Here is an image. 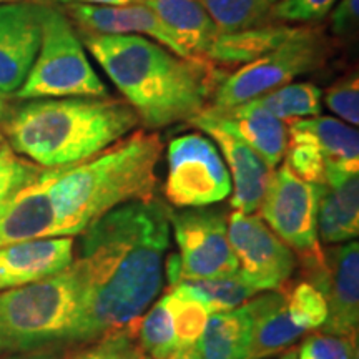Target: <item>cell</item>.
<instances>
[{
  "instance_id": "obj_1",
  "label": "cell",
  "mask_w": 359,
  "mask_h": 359,
  "mask_svg": "<svg viewBox=\"0 0 359 359\" xmlns=\"http://www.w3.org/2000/svg\"><path fill=\"white\" fill-rule=\"evenodd\" d=\"M80 258L82 309L74 344H87L140 321L161 291L170 210L151 198L111 210L85 230Z\"/></svg>"
},
{
  "instance_id": "obj_2",
  "label": "cell",
  "mask_w": 359,
  "mask_h": 359,
  "mask_svg": "<svg viewBox=\"0 0 359 359\" xmlns=\"http://www.w3.org/2000/svg\"><path fill=\"white\" fill-rule=\"evenodd\" d=\"M140 123L155 130L190 123L208 109L224 75L208 62L180 57L142 35L82 34Z\"/></svg>"
},
{
  "instance_id": "obj_3",
  "label": "cell",
  "mask_w": 359,
  "mask_h": 359,
  "mask_svg": "<svg viewBox=\"0 0 359 359\" xmlns=\"http://www.w3.org/2000/svg\"><path fill=\"white\" fill-rule=\"evenodd\" d=\"M138 123L123 98L65 97L12 107L0 130L15 154L42 168H65L100 154Z\"/></svg>"
},
{
  "instance_id": "obj_4",
  "label": "cell",
  "mask_w": 359,
  "mask_h": 359,
  "mask_svg": "<svg viewBox=\"0 0 359 359\" xmlns=\"http://www.w3.org/2000/svg\"><path fill=\"white\" fill-rule=\"evenodd\" d=\"M163 142L137 130L92 158L65 167L50 188L57 236H77L111 210L154 198Z\"/></svg>"
},
{
  "instance_id": "obj_5",
  "label": "cell",
  "mask_w": 359,
  "mask_h": 359,
  "mask_svg": "<svg viewBox=\"0 0 359 359\" xmlns=\"http://www.w3.org/2000/svg\"><path fill=\"white\" fill-rule=\"evenodd\" d=\"M82 309L77 264L64 271L0 293V351L74 344Z\"/></svg>"
},
{
  "instance_id": "obj_6",
  "label": "cell",
  "mask_w": 359,
  "mask_h": 359,
  "mask_svg": "<svg viewBox=\"0 0 359 359\" xmlns=\"http://www.w3.org/2000/svg\"><path fill=\"white\" fill-rule=\"evenodd\" d=\"M168 27L188 58L218 65H243L296 32L298 27L269 24L241 32H224L198 0H143Z\"/></svg>"
},
{
  "instance_id": "obj_7",
  "label": "cell",
  "mask_w": 359,
  "mask_h": 359,
  "mask_svg": "<svg viewBox=\"0 0 359 359\" xmlns=\"http://www.w3.org/2000/svg\"><path fill=\"white\" fill-rule=\"evenodd\" d=\"M109 90L90 65L74 22L58 8L42 2V39L32 69L17 100L65 97H107Z\"/></svg>"
},
{
  "instance_id": "obj_8",
  "label": "cell",
  "mask_w": 359,
  "mask_h": 359,
  "mask_svg": "<svg viewBox=\"0 0 359 359\" xmlns=\"http://www.w3.org/2000/svg\"><path fill=\"white\" fill-rule=\"evenodd\" d=\"M334 53V45L316 27L302 25L275 48L240 65L222 79L210 111H223L264 93L293 83L294 79L323 69Z\"/></svg>"
},
{
  "instance_id": "obj_9",
  "label": "cell",
  "mask_w": 359,
  "mask_h": 359,
  "mask_svg": "<svg viewBox=\"0 0 359 359\" xmlns=\"http://www.w3.org/2000/svg\"><path fill=\"white\" fill-rule=\"evenodd\" d=\"M178 255L165 259L170 286L188 280L228 276L238 273V262L228 238V217L217 208L170 212Z\"/></svg>"
},
{
  "instance_id": "obj_10",
  "label": "cell",
  "mask_w": 359,
  "mask_h": 359,
  "mask_svg": "<svg viewBox=\"0 0 359 359\" xmlns=\"http://www.w3.org/2000/svg\"><path fill=\"white\" fill-rule=\"evenodd\" d=\"M321 185L308 183L286 163L273 170L259 203V218L302 258L303 266L314 269L325 263L318 238V203Z\"/></svg>"
},
{
  "instance_id": "obj_11",
  "label": "cell",
  "mask_w": 359,
  "mask_h": 359,
  "mask_svg": "<svg viewBox=\"0 0 359 359\" xmlns=\"http://www.w3.org/2000/svg\"><path fill=\"white\" fill-rule=\"evenodd\" d=\"M231 195V177L213 140L201 133L177 137L168 145L165 196L178 208H203Z\"/></svg>"
},
{
  "instance_id": "obj_12",
  "label": "cell",
  "mask_w": 359,
  "mask_h": 359,
  "mask_svg": "<svg viewBox=\"0 0 359 359\" xmlns=\"http://www.w3.org/2000/svg\"><path fill=\"white\" fill-rule=\"evenodd\" d=\"M228 238L238 262V273L257 293L280 291L296 269V255L283 243L259 215L231 212Z\"/></svg>"
},
{
  "instance_id": "obj_13",
  "label": "cell",
  "mask_w": 359,
  "mask_h": 359,
  "mask_svg": "<svg viewBox=\"0 0 359 359\" xmlns=\"http://www.w3.org/2000/svg\"><path fill=\"white\" fill-rule=\"evenodd\" d=\"M309 283L325 294L327 320L321 333L356 339L359 323V245L336 246L321 266L308 269Z\"/></svg>"
},
{
  "instance_id": "obj_14",
  "label": "cell",
  "mask_w": 359,
  "mask_h": 359,
  "mask_svg": "<svg viewBox=\"0 0 359 359\" xmlns=\"http://www.w3.org/2000/svg\"><path fill=\"white\" fill-rule=\"evenodd\" d=\"M42 39V2L19 0L0 6V92L24 85Z\"/></svg>"
},
{
  "instance_id": "obj_15",
  "label": "cell",
  "mask_w": 359,
  "mask_h": 359,
  "mask_svg": "<svg viewBox=\"0 0 359 359\" xmlns=\"http://www.w3.org/2000/svg\"><path fill=\"white\" fill-rule=\"evenodd\" d=\"M190 125L205 132L222 150L228 172L233 177L231 208L245 215L257 213L273 175V168H269L266 161L253 148L246 145L218 120L198 115L191 120Z\"/></svg>"
},
{
  "instance_id": "obj_16",
  "label": "cell",
  "mask_w": 359,
  "mask_h": 359,
  "mask_svg": "<svg viewBox=\"0 0 359 359\" xmlns=\"http://www.w3.org/2000/svg\"><path fill=\"white\" fill-rule=\"evenodd\" d=\"M64 168H43L0 206V246L57 236L50 188Z\"/></svg>"
},
{
  "instance_id": "obj_17",
  "label": "cell",
  "mask_w": 359,
  "mask_h": 359,
  "mask_svg": "<svg viewBox=\"0 0 359 359\" xmlns=\"http://www.w3.org/2000/svg\"><path fill=\"white\" fill-rule=\"evenodd\" d=\"M64 12L72 22L77 24L80 34L142 35V37L155 40L180 57L188 58L168 27L145 4L103 7L67 2Z\"/></svg>"
},
{
  "instance_id": "obj_18",
  "label": "cell",
  "mask_w": 359,
  "mask_h": 359,
  "mask_svg": "<svg viewBox=\"0 0 359 359\" xmlns=\"http://www.w3.org/2000/svg\"><path fill=\"white\" fill-rule=\"evenodd\" d=\"M72 263V236L40 238L0 246V293L57 275Z\"/></svg>"
},
{
  "instance_id": "obj_19",
  "label": "cell",
  "mask_w": 359,
  "mask_h": 359,
  "mask_svg": "<svg viewBox=\"0 0 359 359\" xmlns=\"http://www.w3.org/2000/svg\"><path fill=\"white\" fill-rule=\"evenodd\" d=\"M359 233V173H326L318 203V238L343 245Z\"/></svg>"
},
{
  "instance_id": "obj_20",
  "label": "cell",
  "mask_w": 359,
  "mask_h": 359,
  "mask_svg": "<svg viewBox=\"0 0 359 359\" xmlns=\"http://www.w3.org/2000/svg\"><path fill=\"white\" fill-rule=\"evenodd\" d=\"M253 323V343L250 359H268L288 351L304 334L290 318L285 294L280 291H264L245 303Z\"/></svg>"
},
{
  "instance_id": "obj_21",
  "label": "cell",
  "mask_w": 359,
  "mask_h": 359,
  "mask_svg": "<svg viewBox=\"0 0 359 359\" xmlns=\"http://www.w3.org/2000/svg\"><path fill=\"white\" fill-rule=\"evenodd\" d=\"M205 116L218 120L226 125L236 137L246 145L253 148L268 167L275 170L285 158L286 143H288V123L263 110L238 105L223 111L205 110Z\"/></svg>"
},
{
  "instance_id": "obj_22",
  "label": "cell",
  "mask_w": 359,
  "mask_h": 359,
  "mask_svg": "<svg viewBox=\"0 0 359 359\" xmlns=\"http://www.w3.org/2000/svg\"><path fill=\"white\" fill-rule=\"evenodd\" d=\"M253 323L246 304L212 313L196 344L201 359H250Z\"/></svg>"
},
{
  "instance_id": "obj_23",
  "label": "cell",
  "mask_w": 359,
  "mask_h": 359,
  "mask_svg": "<svg viewBox=\"0 0 359 359\" xmlns=\"http://www.w3.org/2000/svg\"><path fill=\"white\" fill-rule=\"evenodd\" d=\"M320 143L325 156L326 173L359 172V133L356 127L331 116L303 118Z\"/></svg>"
},
{
  "instance_id": "obj_24",
  "label": "cell",
  "mask_w": 359,
  "mask_h": 359,
  "mask_svg": "<svg viewBox=\"0 0 359 359\" xmlns=\"http://www.w3.org/2000/svg\"><path fill=\"white\" fill-rule=\"evenodd\" d=\"M323 92L320 87L309 82L288 83L264 93L257 98L241 103L255 110H263L290 123L294 120L313 118L321 114Z\"/></svg>"
},
{
  "instance_id": "obj_25",
  "label": "cell",
  "mask_w": 359,
  "mask_h": 359,
  "mask_svg": "<svg viewBox=\"0 0 359 359\" xmlns=\"http://www.w3.org/2000/svg\"><path fill=\"white\" fill-rule=\"evenodd\" d=\"M172 314L177 349L196 348L212 311L185 285H173L163 294Z\"/></svg>"
},
{
  "instance_id": "obj_26",
  "label": "cell",
  "mask_w": 359,
  "mask_h": 359,
  "mask_svg": "<svg viewBox=\"0 0 359 359\" xmlns=\"http://www.w3.org/2000/svg\"><path fill=\"white\" fill-rule=\"evenodd\" d=\"M285 156V163L296 177L314 185H325V156L316 137L303 123V120L288 123V143H286Z\"/></svg>"
},
{
  "instance_id": "obj_27",
  "label": "cell",
  "mask_w": 359,
  "mask_h": 359,
  "mask_svg": "<svg viewBox=\"0 0 359 359\" xmlns=\"http://www.w3.org/2000/svg\"><path fill=\"white\" fill-rule=\"evenodd\" d=\"M224 32L258 29L273 24L271 11L280 0H198Z\"/></svg>"
},
{
  "instance_id": "obj_28",
  "label": "cell",
  "mask_w": 359,
  "mask_h": 359,
  "mask_svg": "<svg viewBox=\"0 0 359 359\" xmlns=\"http://www.w3.org/2000/svg\"><path fill=\"white\" fill-rule=\"evenodd\" d=\"M178 285H185L203 302L212 313L230 311L240 308L257 294L240 273L228 276L205 278V280H188Z\"/></svg>"
},
{
  "instance_id": "obj_29",
  "label": "cell",
  "mask_w": 359,
  "mask_h": 359,
  "mask_svg": "<svg viewBox=\"0 0 359 359\" xmlns=\"http://www.w3.org/2000/svg\"><path fill=\"white\" fill-rule=\"evenodd\" d=\"M137 338L145 356L150 359H167L177 351L172 314L163 296L138 321Z\"/></svg>"
},
{
  "instance_id": "obj_30",
  "label": "cell",
  "mask_w": 359,
  "mask_h": 359,
  "mask_svg": "<svg viewBox=\"0 0 359 359\" xmlns=\"http://www.w3.org/2000/svg\"><path fill=\"white\" fill-rule=\"evenodd\" d=\"M286 308L296 326L306 331L323 327L327 320V304L325 294L309 281H302L293 291L285 294Z\"/></svg>"
},
{
  "instance_id": "obj_31",
  "label": "cell",
  "mask_w": 359,
  "mask_h": 359,
  "mask_svg": "<svg viewBox=\"0 0 359 359\" xmlns=\"http://www.w3.org/2000/svg\"><path fill=\"white\" fill-rule=\"evenodd\" d=\"M137 325L87 343V346L65 354L64 359H145L137 338Z\"/></svg>"
},
{
  "instance_id": "obj_32",
  "label": "cell",
  "mask_w": 359,
  "mask_h": 359,
  "mask_svg": "<svg viewBox=\"0 0 359 359\" xmlns=\"http://www.w3.org/2000/svg\"><path fill=\"white\" fill-rule=\"evenodd\" d=\"M42 167L24 158L6 142L0 147V206L42 172Z\"/></svg>"
},
{
  "instance_id": "obj_33",
  "label": "cell",
  "mask_w": 359,
  "mask_h": 359,
  "mask_svg": "<svg viewBox=\"0 0 359 359\" xmlns=\"http://www.w3.org/2000/svg\"><path fill=\"white\" fill-rule=\"evenodd\" d=\"M325 103L343 122L358 127L359 123V80L356 74L341 79L325 93Z\"/></svg>"
},
{
  "instance_id": "obj_34",
  "label": "cell",
  "mask_w": 359,
  "mask_h": 359,
  "mask_svg": "<svg viewBox=\"0 0 359 359\" xmlns=\"http://www.w3.org/2000/svg\"><path fill=\"white\" fill-rule=\"evenodd\" d=\"M298 359H358L356 343L326 333H313L298 349Z\"/></svg>"
},
{
  "instance_id": "obj_35",
  "label": "cell",
  "mask_w": 359,
  "mask_h": 359,
  "mask_svg": "<svg viewBox=\"0 0 359 359\" xmlns=\"http://www.w3.org/2000/svg\"><path fill=\"white\" fill-rule=\"evenodd\" d=\"M339 0H280L271 11V22H318L333 11Z\"/></svg>"
},
{
  "instance_id": "obj_36",
  "label": "cell",
  "mask_w": 359,
  "mask_h": 359,
  "mask_svg": "<svg viewBox=\"0 0 359 359\" xmlns=\"http://www.w3.org/2000/svg\"><path fill=\"white\" fill-rule=\"evenodd\" d=\"M359 0H339L331 12V30L336 35L351 34L358 27Z\"/></svg>"
},
{
  "instance_id": "obj_37",
  "label": "cell",
  "mask_w": 359,
  "mask_h": 359,
  "mask_svg": "<svg viewBox=\"0 0 359 359\" xmlns=\"http://www.w3.org/2000/svg\"><path fill=\"white\" fill-rule=\"evenodd\" d=\"M64 356H65V346H62V344H52V346H43V348L29 349V351L13 353L6 359H64Z\"/></svg>"
},
{
  "instance_id": "obj_38",
  "label": "cell",
  "mask_w": 359,
  "mask_h": 359,
  "mask_svg": "<svg viewBox=\"0 0 359 359\" xmlns=\"http://www.w3.org/2000/svg\"><path fill=\"white\" fill-rule=\"evenodd\" d=\"M58 2H77L88 4V6H103V7H122L132 6V4H143V0H58Z\"/></svg>"
},
{
  "instance_id": "obj_39",
  "label": "cell",
  "mask_w": 359,
  "mask_h": 359,
  "mask_svg": "<svg viewBox=\"0 0 359 359\" xmlns=\"http://www.w3.org/2000/svg\"><path fill=\"white\" fill-rule=\"evenodd\" d=\"M167 359H201L198 349L196 348H185V349H177L172 356Z\"/></svg>"
},
{
  "instance_id": "obj_40",
  "label": "cell",
  "mask_w": 359,
  "mask_h": 359,
  "mask_svg": "<svg viewBox=\"0 0 359 359\" xmlns=\"http://www.w3.org/2000/svg\"><path fill=\"white\" fill-rule=\"evenodd\" d=\"M11 102H8V98L6 93L0 92V123L6 120V116L8 115V111H11Z\"/></svg>"
},
{
  "instance_id": "obj_41",
  "label": "cell",
  "mask_w": 359,
  "mask_h": 359,
  "mask_svg": "<svg viewBox=\"0 0 359 359\" xmlns=\"http://www.w3.org/2000/svg\"><path fill=\"white\" fill-rule=\"evenodd\" d=\"M281 359H298V349H288L283 354Z\"/></svg>"
},
{
  "instance_id": "obj_42",
  "label": "cell",
  "mask_w": 359,
  "mask_h": 359,
  "mask_svg": "<svg viewBox=\"0 0 359 359\" xmlns=\"http://www.w3.org/2000/svg\"><path fill=\"white\" fill-rule=\"evenodd\" d=\"M4 143H6V137H4L2 130H0V147H2V145H4Z\"/></svg>"
},
{
  "instance_id": "obj_43",
  "label": "cell",
  "mask_w": 359,
  "mask_h": 359,
  "mask_svg": "<svg viewBox=\"0 0 359 359\" xmlns=\"http://www.w3.org/2000/svg\"><path fill=\"white\" fill-rule=\"evenodd\" d=\"M11 2H19V0H0V6H2V4H11Z\"/></svg>"
},
{
  "instance_id": "obj_44",
  "label": "cell",
  "mask_w": 359,
  "mask_h": 359,
  "mask_svg": "<svg viewBox=\"0 0 359 359\" xmlns=\"http://www.w3.org/2000/svg\"><path fill=\"white\" fill-rule=\"evenodd\" d=\"M145 359H150V358H145Z\"/></svg>"
}]
</instances>
